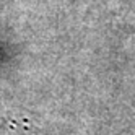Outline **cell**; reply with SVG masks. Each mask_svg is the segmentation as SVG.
I'll use <instances>...</instances> for the list:
<instances>
[{"mask_svg":"<svg viewBox=\"0 0 135 135\" xmlns=\"http://www.w3.org/2000/svg\"><path fill=\"white\" fill-rule=\"evenodd\" d=\"M30 130V124L21 115L0 104V135H23Z\"/></svg>","mask_w":135,"mask_h":135,"instance_id":"1","label":"cell"}]
</instances>
